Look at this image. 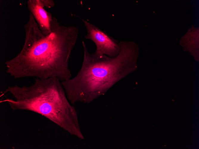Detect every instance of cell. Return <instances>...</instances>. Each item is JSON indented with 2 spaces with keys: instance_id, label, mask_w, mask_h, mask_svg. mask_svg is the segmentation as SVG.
I'll list each match as a JSON object with an SVG mask.
<instances>
[{
  "instance_id": "1",
  "label": "cell",
  "mask_w": 199,
  "mask_h": 149,
  "mask_svg": "<svg viewBox=\"0 0 199 149\" xmlns=\"http://www.w3.org/2000/svg\"><path fill=\"white\" fill-rule=\"evenodd\" d=\"M24 28V45L16 56L5 62L6 73L15 79L55 77L61 82L70 79L69 61L77 40L78 28L61 25L53 16L51 32L46 35L30 13Z\"/></svg>"
},
{
  "instance_id": "5",
  "label": "cell",
  "mask_w": 199,
  "mask_h": 149,
  "mask_svg": "<svg viewBox=\"0 0 199 149\" xmlns=\"http://www.w3.org/2000/svg\"><path fill=\"white\" fill-rule=\"evenodd\" d=\"M44 7L50 8L55 6L54 1L53 0H41Z\"/></svg>"
},
{
  "instance_id": "3",
  "label": "cell",
  "mask_w": 199,
  "mask_h": 149,
  "mask_svg": "<svg viewBox=\"0 0 199 149\" xmlns=\"http://www.w3.org/2000/svg\"><path fill=\"white\" fill-rule=\"evenodd\" d=\"M82 20L87 31V34L84 37L85 39L91 40L96 46L94 54L111 57H114L119 55L121 49L120 42L93 24Z\"/></svg>"
},
{
  "instance_id": "2",
  "label": "cell",
  "mask_w": 199,
  "mask_h": 149,
  "mask_svg": "<svg viewBox=\"0 0 199 149\" xmlns=\"http://www.w3.org/2000/svg\"><path fill=\"white\" fill-rule=\"evenodd\" d=\"M8 92L13 98L6 97L3 101L7 102L13 110L38 113L70 134L84 139L76 109L69 102L61 81L57 78H36L32 84L9 86L3 94Z\"/></svg>"
},
{
  "instance_id": "4",
  "label": "cell",
  "mask_w": 199,
  "mask_h": 149,
  "mask_svg": "<svg viewBox=\"0 0 199 149\" xmlns=\"http://www.w3.org/2000/svg\"><path fill=\"white\" fill-rule=\"evenodd\" d=\"M27 5L40 30L46 35L49 34L51 32V23L53 16L45 10L41 0H29Z\"/></svg>"
}]
</instances>
